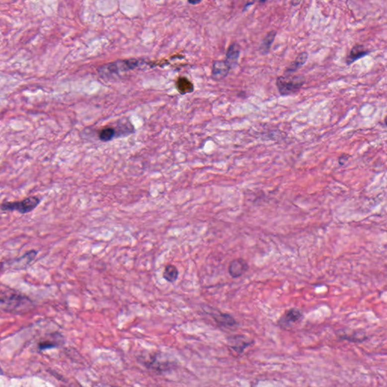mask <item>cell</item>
I'll return each mask as SVG.
<instances>
[{"label":"cell","instance_id":"cell-1","mask_svg":"<svg viewBox=\"0 0 387 387\" xmlns=\"http://www.w3.org/2000/svg\"><path fill=\"white\" fill-rule=\"evenodd\" d=\"M34 307L33 301L22 293L8 287H0V311L21 314L29 312Z\"/></svg>","mask_w":387,"mask_h":387},{"label":"cell","instance_id":"cell-2","mask_svg":"<svg viewBox=\"0 0 387 387\" xmlns=\"http://www.w3.org/2000/svg\"><path fill=\"white\" fill-rule=\"evenodd\" d=\"M306 83V77L303 75L280 76L277 78L276 85L280 95L282 96L293 95L301 90Z\"/></svg>","mask_w":387,"mask_h":387},{"label":"cell","instance_id":"cell-3","mask_svg":"<svg viewBox=\"0 0 387 387\" xmlns=\"http://www.w3.org/2000/svg\"><path fill=\"white\" fill-rule=\"evenodd\" d=\"M41 199L38 197H28L20 201H4L0 204V210L2 211H17L21 214H28L38 207Z\"/></svg>","mask_w":387,"mask_h":387},{"label":"cell","instance_id":"cell-4","mask_svg":"<svg viewBox=\"0 0 387 387\" xmlns=\"http://www.w3.org/2000/svg\"><path fill=\"white\" fill-rule=\"evenodd\" d=\"M37 255V250H30V251L24 253L23 256L11 259L5 263L1 262L0 269H2L4 266H7L8 269H11V270H26L30 266L32 262L34 260Z\"/></svg>","mask_w":387,"mask_h":387},{"label":"cell","instance_id":"cell-5","mask_svg":"<svg viewBox=\"0 0 387 387\" xmlns=\"http://www.w3.org/2000/svg\"><path fill=\"white\" fill-rule=\"evenodd\" d=\"M303 317L304 314L301 310L297 308L289 309L281 314L278 320V325L283 330H291L297 323L302 319Z\"/></svg>","mask_w":387,"mask_h":387},{"label":"cell","instance_id":"cell-6","mask_svg":"<svg viewBox=\"0 0 387 387\" xmlns=\"http://www.w3.org/2000/svg\"><path fill=\"white\" fill-rule=\"evenodd\" d=\"M139 65V61L137 59H130V60L118 61L108 64L101 68V72L104 75L106 74H117L119 72H128L130 70L137 68Z\"/></svg>","mask_w":387,"mask_h":387},{"label":"cell","instance_id":"cell-7","mask_svg":"<svg viewBox=\"0 0 387 387\" xmlns=\"http://www.w3.org/2000/svg\"><path fill=\"white\" fill-rule=\"evenodd\" d=\"M228 346L238 355H242L245 349L253 344V340L243 335H234L227 340Z\"/></svg>","mask_w":387,"mask_h":387},{"label":"cell","instance_id":"cell-8","mask_svg":"<svg viewBox=\"0 0 387 387\" xmlns=\"http://www.w3.org/2000/svg\"><path fill=\"white\" fill-rule=\"evenodd\" d=\"M249 265L247 261L238 258L232 261L229 266V273L233 278H237L244 275L248 271Z\"/></svg>","mask_w":387,"mask_h":387},{"label":"cell","instance_id":"cell-9","mask_svg":"<svg viewBox=\"0 0 387 387\" xmlns=\"http://www.w3.org/2000/svg\"><path fill=\"white\" fill-rule=\"evenodd\" d=\"M143 364L147 368L159 372H165L171 368V364L168 361L163 360L162 358L156 356H149V359L143 361Z\"/></svg>","mask_w":387,"mask_h":387},{"label":"cell","instance_id":"cell-10","mask_svg":"<svg viewBox=\"0 0 387 387\" xmlns=\"http://www.w3.org/2000/svg\"><path fill=\"white\" fill-rule=\"evenodd\" d=\"M213 318L219 327L223 329H232L237 325V321L229 313L220 312L213 314Z\"/></svg>","mask_w":387,"mask_h":387},{"label":"cell","instance_id":"cell-11","mask_svg":"<svg viewBox=\"0 0 387 387\" xmlns=\"http://www.w3.org/2000/svg\"><path fill=\"white\" fill-rule=\"evenodd\" d=\"M369 53H370V51L366 49L365 46L356 43L351 49L349 56L346 58V64H347V65H350L351 64L354 63L355 62L359 60V59L368 56Z\"/></svg>","mask_w":387,"mask_h":387},{"label":"cell","instance_id":"cell-12","mask_svg":"<svg viewBox=\"0 0 387 387\" xmlns=\"http://www.w3.org/2000/svg\"><path fill=\"white\" fill-rule=\"evenodd\" d=\"M231 69L232 68L226 63V61H215L213 65V77L218 80L224 79L228 76Z\"/></svg>","mask_w":387,"mask_h":387},{"label":"cell","instance_id":"cell-13","mask_svg":"<svg viewBox=\"0 0 387 387\" xmlns=\"http://www.w3.org/2000/svg\"><path fill=\"white\" fill-rule=\"evenodd\" d=\"M309 55L307 52H301L296 58L295 60L287 68V69L285 71V74L284 76H291L293 74L297 72V71L301 69L306 63H307V60H308Z\"/></svg>","mask_w":387,"mask_h":387},{"label":"cell","instance_id":"cell-14","mask_svg":"<svg viewBox=\"0 0 387 387\" xmlns=\"http://www.w3.org/2000/svg\"><path fill=\"white\" fill-rule=\"evenodd\" d=\"M339 338L341 340H347L351 343H362L368 340V337L363 331L359 332V330H351L350 332H340L338 334Z\"/></svg>","mask_w":387,"mask_h":387},{"label":"cell","instance_id":"cell-15","mask_svg":"<svg viewBox=\"0 0 387 387\" xmlns=\"http://www.w3.org/2000/svg\"><path fill=\"white\" fill-rule=\"evenodd\" d=\"M240 47L237 43L230 45L226 52V62L232 68L237 65L239 57H240Z\"/></svg>","mask_w":387,"mask_h":387},{"label":"cell","instance_id":"cell-16","mask_svg":"<svg viewBox=\"0 0 387 387\" xmlns=\"http://www.w3.org/2000/svg\"><path fill=\"white\" fill-rule=\"evenodd\" d=\"M276 35V30H271L266 35V37H264L262 43L259 46V51L262 55H267L269 53L272 43L275 41Z\"/></svg>","mask_w":387,"mask_h":387},{"label":"cell","instance_id":"cell-17","mask_svg":"<svg viewBox=\"0 0 387 387\" xmlns=\"http://www.w3.org/2000/svg\"><path fill=\"white\" fill-rule=\"evenodd\" d=\"M179 277V271L172 264H168L163 272V278L169 283H173Z\"/></svg>","mask_w":387,"mask_h":387},{"label":"cell","instance_id":"cell-18","mask_svg":"<svg viewBox=\"0 0 387 387\" xmlns=\"http://www.w3.org/2000/svg\"><path fill=\"white\" fill-rule=\"evenodd\" d=\"M177 89L182 94L192 92L193 85L186 78L180 77L177 81Z\"/></svg>","mask_w":387,"mask_h":387},{"label":"cell","instance_id":"cell-19","mask_svg":"<svg viewBox=\"0 0 387 387\" xmlns=\"http://www.w3.org/2000/svg\"><path fill=\"white\" fill-rule=\"evenodd\" d=\"M116 132L113 128H105L101 130L99 134V138L102 142H108L111 141L115 136Z\"/></svg>","mask_w":387,"mask_h":387},{"label":"cell","instance_id":"cell-20","mask_svg":"<svg viewBox=\"0 0 387 387\" xmlns=\"http://www.w3.org/2000/svg\"><path fill=\"white\" fill-rule=\"evenodd\" d=\"M56 345H57L56 343L46 342V343H41V344L40 345V347L41 349H50V348L56 347V346H57Z\"/></svg>","mask_w":387,"mask_h":387},{"label":"cell","instance_id":"cell-21","mask_svg":"<svg viewBox=\"0 0 387 387\" xmlns=\"http://www.w3.org/2000/svg\"><path fill=\"white\" fill-rule=\"evenodd\" d=\"M349 157H350V156L348 155H341V156L338 158L339 163H340V165H344L345 163L349 160Z\"/></svg>","mask_w":387,"mask_h":387},{"label":"cell","instance_id":"cell-22","mask_svg":"<svg viewBox=\"0 0 387 387\" xmlns=\"http://www.w3.org/2000/svg\"><path fill=\"white\" fill-rule=\"evenodd\" d=\"M253 4H254V2H247V3H246V5H245L244 8H243V11H246V9H247V7L250 6V5H253Z\"/></svg>","mask_w":387,"mask_h":387},{"label":"cell","instance_id":"cell-23","mask_svg":"<svg viewBox=\"0 0 387 387\" xmlns=\"http://www.w3.org/2000/svg\"><path fill=\"white\" fill-rule=\"evenodd\" d=\"M200 2H201L200 1L199 2H192V1H188V3L192 4V5H197V4H199Z\"/></svg>","mask_w":387,"mask_h":387},{"label":"cell","instance_id":"cell-24","mask_svg":"<svg viewBox=\"0 0 387 387\" xmlns=\"http://www.w3.org/2000/svg\"><path fill=\"white\" fill-rule=\"evenodd\" d=\"M291 3H292V5H298V4L301 3V2H291Z\"/></svg>","mask_w":387,"mask_h":387},{"label":"cell","instance_id":"cell-25","mask_svg":"<svg viewBox=\"0 0 387 387\" xmlns=\"http://www.w3.org/2000/svg\"><path fill=\"white\" fill-rule=\"evenodd\" d=\"M2 375V369H1V368H0V375Z\"/></svg>","mask_w":387,"mask_h":387}]
</instances>
